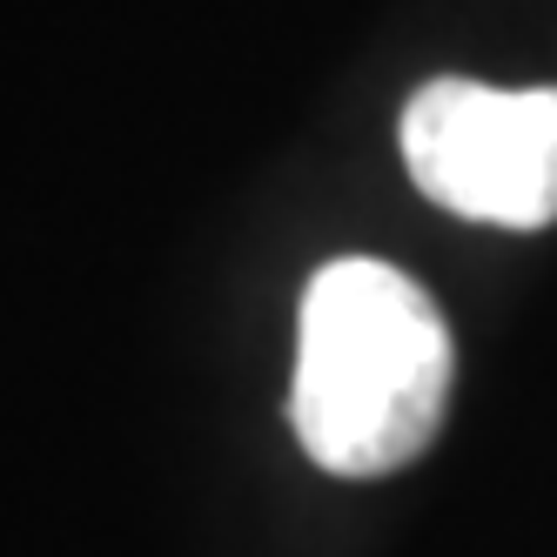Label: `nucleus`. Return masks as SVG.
I'll list each match as a JSON object with an SVG mask.
<instances>
[{
	"mask_svg": "<svg viewBox=\"0 0 557 557\" xmlns=\"http://www.w3.org/2000/svg\"><path fill=\"white\" fill-rule=\"evenodd\" d=\"M450 410V330L423 283L376 256L323 262L296 315L289 423L330 476L417 463Z\"/></svg>",
	"mask_w": 557,
	"mask_h": 557,
	"instance_id": "nucleus-1",
	"label": "nucleus"
},
{
	"mask_svg": "<svg viewBox=\"0 0 557 557\" xmlns=\"http://www.w3.org/2000/svg\"><path fill=\"white\" fill-rule=\"evenodd\" d=\"M396 141L436 209L491 228L557 222V88L430 82L410 95Z\"/></svg>",
	"mask_w": 557,
	"mask_h": 557,
	"instance_id": "nucleus-2",
	"label": "nucleus"
}]
</instances>
